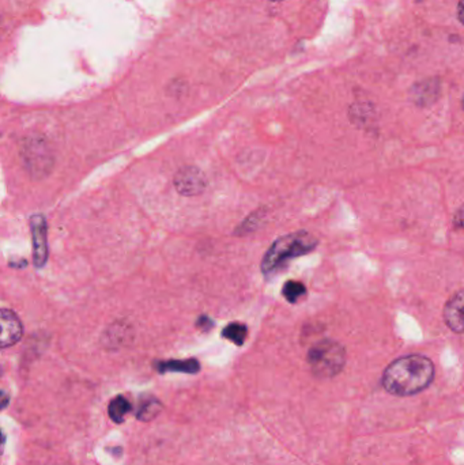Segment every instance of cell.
I'll list each match as a JSON object with an SVG mask.
<instances>
[{
    "mask_svg": "<svg viewBox=\"0 0 464 465\" xmlns=\"http://www.w3.org/2000/svg\"><path fill=\"white\" fill-rule=\"evenodd\" d=\"M442 317L451 331L464 334V289L459 290L458 293L448 300Z\"/></svg>",
    "mask_w": 464,
    "mask_h": 465,
    "instance_id": "obj_7",
    "label": "cell"
},
{
    "mask_svg": "<svg viewBox=\"0 0 464 465\" xmlns=\"http://www.w3.org/2000/svg\"><path fill=\"white\" fill-rule=\"evenodd\" d=\"M319 246V241L309 231H296L275 240L262 260V273L274 275L282 270L290 260L311 254Z\"/></svg>",
    "mask_w": 464,
    "mask_h": 465,
    "instance_id": "obj_2",
    "label": "cell"
},
{
    "mask_svg": "<svg viewBox=\"0 0 464 465\" xmlns=\"http://www.w3.org/2000/svg\"><path fill=\"white\" fill-rule=\"evenodd\" d=\"M461 105H463V109H464V97H463V101H461Z\"/></svg>",
    "mask_w": 464,
    "mask_h": 465,
    "instance_id": "obj_18",
    "label": "cell"
},
{
    "mask_svg": "<svg viewBox=\"0 0 464 465\" xmlns=\"http://www.w3.org/2000/svg\"><path fill=\"white\" fill-rule=\"evenodd\" d=\"M129 413H131V403L124 396H116L108 406V416L115 424H123Z\"/></svg>",
    "mask_w": 464,
    "mask_h": 465,
    "instance_id": "obj_9",
    "label": "cell"
},
{
    "mask_svg": "<svg viewBox=\"0 0 464 465\" xmlns=\"http://www.w3.org/2000/svg\"><path fill=\"white\" fill-rule=\"evenodd\" d=\"M282 294L286 301L290 302V304H296V302L307 296V287L301 282L289 281L283 286Z\"/></svg>",
    "mask_w": 464,
    "mask_h": 465,
    "instance_id": "obj_11",
    "label": "cell"
},
{
    "mask_svg": "<svg viewBox=\"0 0 464 465\" xmlns=\"http://www.w3.org/2000/svg\"><path fill=\"white\" fill-rule=\"evenodd\" d=\"M249 219L252 220V225H256V222H259V219L256 220V214H254L252 215V217H249ZM238 230L251 231V222H249V220H245V222L243 223V226H241V228H238Z\"/></svg>",
    "mask_w": 464,
    "mask_h": 465,
    "instance_id": "obj_14",
    "label": "cell"
},
{
    "mask_svg": "<svg viewBox=\"0 0 464 465\" xmlns=\"http://www.w3.org/2000/svg\"><path fill=\"white\" fill-rule=\"evenodd\" d=\"M455 223L459 228H461L464 230V207H461V209L459 210L458 214H456Z\"/></svg>",
    "mask_w": 464,
    "mask_h": 465,
    "instance_id": "obj_15",
    "label": "cell"
},
{
    "mask_svg": "<svg viewBox=\"0 0 464 465\" xmlns=\"http://www.w3.org/2000/svg\"><path fill=\"white\" fill-rule=\"evenodd\" d=\"M196 326H199V328L204 329V331H208V329H210L211 326H214L213 320L209 317H201L198 320V323H196Z\"/></svg>",
    "mask_w": 464,
    "mask_h": 465,
    "instance_id": "obj_13",
    "label": "cell"
},
{
    "mask_svg": "<svg viewBox=\"0 0 464 465\" xmlns=\"http://www.w3.org/2000/svg\"><path fill=\"white\" fill-rule=\"evenodd\" d=\"M434 379V365L425 355H406L384 371V389L394 396H413L423 392Z\"/></svg>",
    "mask_w": 464,
    "mask_h": 465,
    "instance_id": "obj_1",
    "label": "cell"
},
{
    "mask_svg": "<svg viewBox=\"0 0 464 465\" xmlns=\"http://www.w3.org/2000/svg\"><path fill=\"white\" fill-rule=\"evenodd\" d=\"M225 339L230 340L237 345H243L245 342L246 335H248V329L244 324L232 323L224 329L222 332Z\"/></svg>",
    "mask_w": 464,
    "mask_h": 465,
    "instance_id": "obj_12",
    "label": "cell"
},
{
    "mask_svg": "<svg viewBox=\"0 0 464 465\" xmlns=\"http://www.w3.org/2000/svg\"><path fill=\"white\" fill-rule=\"evenodd\" d=\"M160 373L166 371H179V373L195 374L198 373L201 365L196 360L187 361H165V362H158L156 365Z\"/></svg>",
    "mask_w": 464,
    "mask_h": 465,
    "instance_id": "obj_8",
    "label": "cell"
},
{
    "mask_svg": "<svg viewBox=\"0 0 464 465\" xmlns=\"http://www.w3.org/2000/svg\"><path fill=\"white\" fill-rule=\"evenodd\" d=\"M163 410V404L158 398H145L140 403L139 410H138V419L143 422L151 421V419L156 418L158 414Z\"/></svg>",
    "mask_w": 464,
    "mask_h": 465,
    "instance_id": "obj_10",
    "label": "cell"
},
{
    "mask_svg": "<svg viewBox=\"0 0 464 465\" xmlns=\"http://www.w3.org/2000/svg\"><path fill=\"white\" fill-rule=\"evenodd\" d=\"M174 188L183 196H196L206 188V179L198 167H183L174 176Z\"/></svg>",
    "mask_w": 464,
    "mask_h": 465,
    "instance_id": "obj_5",
    "label": "cell"
},
{
    "mask_svg": "<svg viewBox=\"0 0 464 465\" xmlns=\"http://www.w3.org/2000/svg\"><path fill=\"white\" fill-rule=\"evenodd\" d=\"M458 17L459 21L464 25V0H460V4L458 6Z\"/></svg>",
    "mask_w": 464,
    "mask_h": 465,
    "instance_id": "obj_16",
    "label": "cell"
},
{
    "mask_svg": "<svg viewBox=\"0 0 464 465\" xmlns=\"http://www.w3.org/2000/svg\"><path fill=\"white\" fill-rule=\"evenodd\" d=\"M0 326H2V334H0V345L2 348H9L20 342L23 334V326L18 316L13 310L2 309L0 313Z\"/></svg>",
    "mask_w": 464,
    "mask_h": 465,
    "instance_id": "obj_6",
    "label": "cell"
},
{
    "mask_svg": "<svg viewBox=\"0 0 464 465\" xmlns=\"http://www.w3.org/2000/svg\"><path fill=\"white\" fill-rule=\"evenodd\" d=\"M7 401H9V398H7L6 393H4V408H6Z\"/></svg>",
    "mask_w": 464,
    "mask_h": 465,
    "instance_id": "obj_17",
    "label": "cell"
},
{
    "mask_svg": "<svg viewBox=\"0 0 464 465\" xmlns=\"http://www.w3.org/2000/svg\"><path fill=\"white\" fill-rule=\"evenodd\" d=\"M308 363L317 379H333L344 371L346 350L335 340H322L308 353Z\"/></svg>",
    "mask_w": 464,
    "mask_h": 465,
    "instance_id": "obj_3",
    "label": "cell"
},
{
    "mask_svg": "<svg viewBox=\"0 0 464 465\" xmlns=\"http://www.w3.org/2000/svg\"><path fill=\"white\" fill-rule=\"evenodd\" d=\"M33 262L37 268L44 267L48 260L47 220L41 214L31 218Z\"/></svg>",
    "mask_w": 464,
    "mask_h": 465,
    "instance_id": "obj_4",
    "label": "cell"
}]
</instances>
